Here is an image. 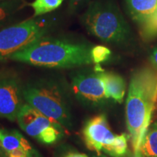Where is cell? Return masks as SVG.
<instances>
[{"mask_svg":"<svg viewBox=\"0 0 157 157\" xmlns=\"http://www.w3.org/2000/svg\"><path fill=\"white\" fill-rule=\"evenodd\" d=\"M140 35L145 41H151L157 37V10L140 24Z\"/></svg>","mask_w":157,"mask_h":157,"instance_id":"16","label":"cell"},{"mask_svg":"<svg viewBox=\"0 0 157 157\" xmlns=\"http://www.w3.org/2000/svg\"><path fill=\"white\" fill-rule=\"evenodd\" d=\"M17 121L27 135L36 139L44 129L55 125L49 118L28 103H25L20 110Z\"/></svg>","mask_w":157,"mask_h":157,"instance_id":"9","label":"cell"},{"mask_svg":"<svg viewBox=\"0 0 157 157\" xmlns=\"http://www.w3.org/2000/svg\"><path fill=\"white\" fill-rule=\"evenodd\" d=\"M4 1H7V0H0V2H4Z\"/></svg>","mask_w":157,"mask_h":157,"instance_id":"27","label":"cell"},{"mask_svg":"<svg viewBox=\"0 0 157 157\" xmlns=\"http://www.w3.org/2000/svg\"><path fill=\"white\" fill-rule=\"evenodd\" d=\"M24 104L23 87L16 78H0V118L16 120Z\"/></svg>","mask_w":157,"mask_h":157,"instance_id":"8","label":"cell"},{"mask_svg":"<svg viewBox=\"0 0 157 157\" xmlns=\"http://www.w3.org/2000/svg\"><path fill=\"white\" fill-rule=\"evenodd\" d=\"M92 48L85 43L70 42L44 36L13 55L10 60L47 68L78 67L93 63Z\"/></svg>","mask_w":157,"mask_h":157,"instance_id":"2","label":"cell"},{"mask_svg":"<svg viewBox=\"0 0 157 157\" xmlns=\"http://www.w3.org/2000/svg\"><path fill=\"white\" fill-rule=\"evenodd\" d=\"M59 129L61 128L52 125V126L49 127L46 129H44L43 132L41 133L37 140L40 141L45 144H52L58 139V137L60 136V132Z\"/></svg>","mask_w":157,"mask_h":157,"instance_id":"19","label":"cell"},{"mask_svg":"<svg viewBox=\"0 0 157 157\" xmlns=\"http://www.w3.org/2000/svg\"><path fill=\"white\" fill-rule=\"evenodd\" d=\"M23 0H7L0 2V29L7 25L24 7Z\"/></svg>","mask_w":157,"mask_h":157,"instance_id":"13","label":"cell"},{"mask_svg":"<svg viewBox=\"0 0 157 157\" xmlns=\"http://www.w3.org/2000/svg\"><path fill=\"white\" fill-rule=\"evenodd\" d=\"M129 135L125 133L117 135L108 154L113 157H124L127 152V140Z\"/></svg>","mask_w":157,"mask_h":157,"instance_id":"17","label":"cell"},{"mask_svg":"<svg viewBox=\"0 0 157 157\" xmlns=\"http://www.w3.org/2000/svg\"><path fill=\"white\" fill-rule=\"evenodd\" d=\"M47 29L35 19L0 29V63L44 36Z\"/></svg>","mask_w":157,"mask_h":157,"instance_id":"5","label":"cell"},{"mask_svg":"<svg viewBox=\"0 0 157 157\" xmlns=\"http://www.w3.org/2000/svg\"><path fill=\"white\" fill-rule=\"evenodd\" d=\"M98 72V71H97ZM105 87V95L117 103H122L126 90V83L121 76L112 72H99Z\"/></svg>","mask_w":157,"mask_h":157,"instance_id":"10","label":"cell"},{"mask_svg":"<svg viewBox=\"0 0 157 157\" xmlns=\"http://www.w3.org/2000/svg\"><path fill=\"white\" fill-rule=\"evenodd\" d=\"M27 103L49 118L57 127L71 129L70 98L63 86L52 79H40L23 87Z\"/></svg>","mask_w":157,"mask_h":157,"instance_id":"3","label":"cell"},{"mask_svg":"<svg viewBox=\"0 0 157 157\" xmlns=\"http://www.w3.org/2000/svg\"><path fill=\"white\" fill-rule=\"evenodd\" d=\"M64 0H34L30 5L34 10V17H39L58 8Z\"/></svg>","mask_w":157,"mask_h":157,"instance_id":"15","label":"cell"},{"mask_svg":"<svg viewBox=\"0 0 157 157\" xmlns=\"http://www.w3.org/2000/svg\"><path fill=\"white\" fill-rule=\"evenodd\" d=\"M157 100V70L143 67L131 77L126 101L127 127L137 152L151 120Z\"/></svg>","mask_w":157,"mask_h":157,"instance_id":"1","label":"cell"},{"mask_svg":"<svg viewBox=\"0 0 157 157\" xmlns=\"http://www.w3.org/2000/svg\"><path fill=\"white\" fill-rule=\"evenodd\" d=\"M133 21L141 24L157 10V0H125Z\"/></svg>","mask_w":157,"mask_h":157,"instance_id":"11","label":"cell"},{"mask_svg":"<svg viewBox=\"0 0 157 157\" xmlns=\"http://www.w3.org/2000/svg\"><path fill=\"white\" fill-rule=\"evenodd\" d=\"M125 157H145L143 155L141 154V152L139 151L137 152H133V154H129L127 156Z\"/></svg>","mask_w":157,"mask_h":157,"instance_id":"24","label":"cell"},{"mask_svg":"<svg viewBox=\"0 0 157 157\" xmlns=\"http://www.w3.org/2000/svg\"><path fill=\"white\" fill-rule=\"evenodd\" d=\"M111 52L106 47L97 45L92 48L91 50V58L93 63L95 64L99 65L109 60L111 56Z\"/></svg>","mask_w":157,"mask_h":157,"instance_id":"18","label":"cell"},{"mask_svg":"<svg viewBox=\"0 0 157 157\" xmlns=\"http://www.w3.org/2000/svg\"><path fill=\"white\" fill-rule=\"evenodd\" d=\"M90 0H69L68 1V8L71 12H76L80 10L88 3Z\"/></svg>","mask_w":157,"mask_h":157,"instance_id":"20","label":"cell"},{"mask_svg":"<svg viewBox=\"0 0 157 157\" xmlns=\"http://www.w3.org/2000/svg\"><path fill=\"white\" fill-rule=\"evenodd\" d=\"M93 157H105V156H103V155H98V156H94Z\"/></svg>","mask_w":157,"mask_h":157,"instance_id":"25","label":"cell"},{"mask_svg":"<svg viewBox=\"0 0 157 157\" xmlns=\"http://www.w3.org/2000/svg\"><path fill=\"white\" fill-rule=\"evenodd\" d=\"M86 30L102 42L124 44L131 37L128 23L111 0H95L88 6L81 17Z\"/></svg>","mask_w":157,"mask_h":157,"instance_id":"4","label":"cell"},{"mask_svg":"<svg viewBox=\"0 0 157 157\" xmlns=\"http://www.w3.org/2000/svg\"><path fill=\"white\" fill-rule=\"evenodd\" d=\"M150 60L152 66H154L155 69L157 70V47L152 50L150 56Z\"/></svg>","mask_w":157,"mask_h":157,"instance_id":"22","label":"cell"},{"mask_svg":"<svg viewBox=\"0 0 157 157\" xmlns=\"http://www.w3.org/2000/svg\"><path fill=\"white\" fill-rule=\"evenodd\" d=\"M1 137H2V131L0 130V141H1Z\"/></svg>","mask_w":157,"mask_h":157,"instance_id":"26","label":"cell"},{"mask_svg":"<svg viewBox=\"0 0 157 157\" xmlns=\"http://www.w3.org/2000/svg\"><path fill=\"white\" fill-rule=\"evenodd\" d=\"M139 151L145 157H157V122L149 126Z\"/></svg>","mask_w":157,"mask_h":157,"instance_id":"14","label":"cell"},{"mask_svg":"<svg viewBox=\"0 0 157 157\" xmlns=\"http://www.w3.org/2000/svg\"><path fill=\"white\" fill-rule=\"evenodd\" d=\"M28 153L23 148H17L7 153L8 157H28Z\"/></svg>","mask_w":157,"mask_h":157,"instance_id":"21","label":"cell"},{"mask_svg":"<svg viewBox=\"0 0 157 157\" xmlns=\"http://www.w3.org/2000/svg\"><path fill=\"white\" fill-rule=\"evenodd\" d=\"M64 157H88L87 155L78 153H68Z\"/></svg>","mask_w":157,"mask_h":157,"instance_id":"23","label":"cell"},{"mask_svg":"<svg viewBox=\"0 0 157 157\" xmlns=\"http://www.w3.org/2000/svg\"><path fill=\"white\" fill-rule=\"evenodd\" d=\"M0 146L7 153L17 148H23L27 152L34 149L29 141L17 130L2 131Z\"/></svg>","mask_w":157,"mask_h":157,"instance_id":"12","label":"cell"},{"mask_svg":"<svg viewBox=\"0 0 157 157\" xmlns=\"http://www.w3.org/2000/svg\"><path fill=\"white\" fill-rule=\"evenodd\" d=\"M71 87L75 97L82 103L97 104L107 99L99 72H77L71 78Z\"/></svg>","mask_w":157,"mask_h":157,"instance_id":"6","label":"cell"},{"mask_svg":"<svg viewBox=\"0 0 157 157\" xmlns=\"http://www.w3.org/2000/svg\"><path fill=\"white\" fill-rule=\"evenodd\" d=\"M82 134L87 148L98 154L101 151L108 154L117 136L111 132L106 117L103 114L89 119L84 125Z\"/></svg>","mask_w":157,"mask_h":157,"instance_id":"7","label":"cell"}]
</instances>
